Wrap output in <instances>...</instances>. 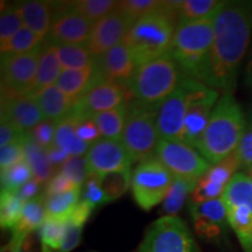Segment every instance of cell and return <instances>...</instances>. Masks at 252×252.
Masks as SVG:
<instances>
[{
  "label": "cell",
  "mask_w": 252,
  "mask_h": 252,
  "mask_svg": "<svg viewBox=\"0 0 252 252\" xmlns=\"http://www.w3.org/2000/svg\"></svg>",
  "instance_id": "680465c9"
},
{
  "label": "cell",
  "mask_w": 252,
  "mask_h": 252,
  "mask_svg": "<svg viewBox=\"0 0 252 252\" xmlns=\"http://www.w3.org/2000/svg\"><path fill=\"white\" fill-rule=\"evenodd\" d=\"M189 212L194 220L195 231L204 239L217 238L229 223L228 212L222 198L189 202Z\"/></svg>",
  "instance_id": "ffe728a7"
},
{
  "label": "cell",
  "mask_w": 252,
  "mask_h": 252,
  "mask_svg": "<svg viewBox=\"0 0 252 252\" xmlns=\"http://www.w3.org/2000/svg\"><path fill=\"white\" fill-rule=\"evenodd\" d=\"M26 132L19 131L7 123H1L0 125V147H5L9 144L21 140Z\"/></svg>",
  "instance_id": "f907efd6"
},
{
  "label": "cell",
  "mask_w": 252,
  "mask_h": 252,
  "mask_svg": "<svg viewBox=\"0 0 252 252\" xmlns=\"http://www.w3.org/2000/svg\"><path fill=\"white\" fill-rule=\"evenodd\" d=\"M40 185H41L40 182L36 181L35 179L33 178L31 181H28L27 184L20 189V190H19V195H20V197L23 198L25 202H27V201H30L32 198L37 196Z\"/></svg>",
  "instance_id": "f5cc1de1"
},
{
  "label": "cell",
  "mask_w": 252,
  "mask_h": 252,
  "mask_svg": "<svg viewBox=\"0 0 252 252\" xmlns=\"http://www.w3.org/2000/svg\"><path fill=\"white\" fill-rule=\"evenodd\" d=\"M47 156H48V160L52 166H60L61 167L63 163L68 160V158L70 157L69 154L63 151L62 149H59L53 145L49 149H47Z\"/></svg>",
  "instance_id": "816d5d0a"
},
{
  "label": "cell",
  "mask_w": 252,
  "mask_h": 252,
  "mask_svg": "<svg viewBox=\"0 0 252 252\" xmlns=\"http://www.w3.org/2000/svg\"><path fill=\"white\" fill-rule=\"evenodd\" d=\"M64 174L67 178L74 182L78 187L86 184L88 179V167H87V158L86 156L82 157H69L68 160L60 167L59 171Z\"/></svg>",
  "instance_id": "7bdbcfd3"
},
{
  "label": "cell",
  "mask_w": 252,
  "mask_h": 252,
  "mask_svg": "<svg viewBox=\"0 0 252 252\" xmlns=\"http://www.w3.org/2000/svg\"><path fill=\"white\" fill-rule=\"evenodd\" d=\"M247 126L243 110L234 94H222L213 110L197 151L210 165H215L237 150Z\"/></svg>",
  "instance_id": "3957f363"
},
{
  "label": "cell",
  "mask_w": 252,
  "mask_h": 252,
  "mask_svg": "<svg viewBox=\"0 0 252 252\" xmlns=\"http://www.w3.org/2000/svg\"><path fill=\"white\" fill-rule=\"evenodd\" d=\"M252 33V0L224 1L214 17V40L197 81L223 94L232 93Z\"/></svg>",
  "instance_id": "6da1fadb"
},
{
  "label": "cell",
  "mask_w": 252,
  "mask_h": 252,
  "mask_svg": "<svg viewBox=\"0 0 252 252\" xmlns=\"http://www.w3.org/2000/svg\"><path fill=\"white\" fill-rule=\"evenodd\" d=\"M214 40V17L179 24L169 54L184 75L197 80Z\"/></svg>",
  "instance_id": "277c9868"
},
{
  "label": "cell",
  "mask_w": 252,
  "mask_h": 252,
  "mask_svg": "<svg viewBox=\"0 0 252 252\" xmlns=\"http://www.w3.org/2000/svg\"><path fill=\"white\" fill-rule=\"evenodd\" d=\"M94 81V65L84 69L62 70L55 86L74 99H80Z\"/></svg>",
  "instance_id": "484cf974"
},
{
  "label": "cell",
  "mask_w": 252,
  "mask_h": 252,
  "mask_svg": "<svg viewBox=\"0 0 252 252\" xmlns=\"http://www.w3.org/2000/svg\"><path fill=\"white\" fill-rule=\"evenodd\" d=\"M239 172H241L239 161L235 151L222 161L209 167V169L204 173L202 178L197 181L196 187L191 194L190 201L198 203L220 198L224 193L226 186Z\"/></svg>",
  "instance_id": "e0dca14e"
},
{
  "label": "cell",
  "mask_w": 252,
  "mask_h": 252,
  "mask_svg": "<svg viewBox=\"0 0 252 252\" xmlns=\"http://www.w3.org/2000/svg\"><path fill=\"white\" fill-rule=\"evenodd\" d=\"M70 5L75 12L86 18L90 23L94 24L117 7L118 1H113V0H77V1H70Z\"/></svg>",
  "instance_id": "ab89813d"
},
{
  "label": "cell",
  "mask_w": 252,
  "mask_h": 252,
  "mask_svg": "<svg viewBox=\"0 0 252 252\" xmlns=\"http://www.w3.org/2000/svg\"><path fill=\"white\" fill-rule=\"evenodd\" d=\"M200 152L180 140L160 139L156 158L173 176L198 181L212 166Z\"/></svg>",
  "instance_id": "30bf717a"
},
{
  "label": "cell",
  "mask_w": 252,
  "mask_h": 252,
  "mask_svg": "<svg viewBox=\"0 0 252 252\" xmlns=\"http://www.w3.org/2000/svg\"><path fill=\"white\" fill-rule=\"evenodd\" d=\"M224 1L220 0H182L178 9V25L215 17Z\"/></svg>",
  "instance_id": "4dcf8cb0"
},
{
  "label": "cell",
  "mask_w": 252,
  "mask_h": 252,
  "mask_svg": "<svg viewBox=\"0 0 252 252\" xmlns=\"http://www.w3.org/2000/svg\"><path fill=\"white\" fill-rule=\"evenodd\" d=\"M42 45L25 54L1 56V84L17 91L30 94L34 88Z\"/></svg>",
  "instance_id": "5bb4252c"
},
{
  "label": "cell",
  "mask_w": 252,
  "mask_h": 252,
  "mask_svg": "<svg viewBox=\"0 0 252 252\" xmlns=\"http://www.w3.org/2000/svg\"><path fill=\"white\" fill-rule=\"evenodd\" d=\"M88 206H90L93 209H94L99 204H104L106 202H110L106 194L98 184L96 176H89L87 179L86 184H84V190L82 194V200Z\"/></svg>",
  "instance_id": "7dc6e473"
},
{
  "label": "cell",
  "mask_w": 252,
  "mask_h": 252,
  "mask_svg": "<svg viewBox=\"0 0 252 252\" xmlns=\"http://www.w3.org/2000/svg\"><path fill=\"white\" fill-rule=\"evenodd\" d=\"M184 76L180 67L171 54L137 67L128 82L132 96L146 105L160 106L173 93Z\"/></svg>",
  "instance_id": "5b68a950"
},
{
  "label": "cell",
  "mask_w": 252,
  "mask_h": 252,
  "mask_svg": "<svg viewBox=\"0 0 252 252\" xmlns=\"http://www.w3.org/2000/svg\"><path fill=\"white\" fill-rule=\"evenodd\" d=\"M54 4L46 1H25L19 5L24 24L27 28L46 39L54 20Z\"/></svg>",
  "instance_id": "603a6c76"
},
{
  "label": "cell",
  "mask_w": 252,
  "mask_h": 252,
  "mask_svg": "<svg viewBox=\"0 0 252 252\" xmlns=\"http://www.w3.org/2000/svg\"><path fill=\"white\" fill-rule=\"evenodd\" d=\"M43 40L45 39L25 26L12 39L0 45V52H1V56L25 54V53H30L32 50L39 48L42 45L41 42H43Z\"/></svg>",
  "instance_id": "d590c367"
},
{
  "label": "cell",
  "mask_w": 252,
  "mask_h": 252,
  "mask_svg": "<svg viewBox=\"0 0 252 252\" xmlns=\"http://www.w3.org/2000/svg\"><path fill=\"white\" fill-rule=\"evenodd\" d=\"M88 178L131 169L132 159L121 139L100 138L91 144L86 154Z\"/></svg>",
  "instance_id": "2e32d148"
},
{
  "label": "cell",
  "mask_w": 252,
  "mask_h": 252,
  "mask_svg": "<svg viewBox=\"0 0 252 252\" xmlns=\"http://www.w3.org/2000/svg\"><path fill=\"white\" fill-rule=\"evenodd\" d=\"M61 63H60L56 45L50 43L48 41L42 42V53H41L39 67L35 78L34 88L30 96L34 97L41 90L47 87L54 86L58 78L61 75Z\"/></svg>",
  "instance_id": "cb8c5ba5"
},
{
  "label": "cell",
  "mask_w": 252,
  "mask_h": 252,
  "mask_svg": "<svg viewBox=\"0 0 252 252\" xmlns=\"http://www.w3.org/2000/svg\"><path fill=\"white\" fill-rule=\"evenodd\" d=\"M1 123H7L21 132L31 131L45 121L36 100L1 84Z\"/></svg>",
  "instance_id": "9a60e30c"
},
{
  "label": "cell",
  "mask_w": 252,
  "mask_h": 252,
  "mask_svg": "<svg viewBox=\"0 0 252 252\" xmlns=\"http://www.w3.org/2000/svg\"><path fill=\"white\" fill-rule=\"evenodd\" d=\"M135 21L116 7L108 15L94 24L86 46L94 59L124 42Z\"/></svg>",
  "instance_id": "7c38bea8"
},
{
  "label": "cell",
  "mask_w": 252,
  "mask_h": 252,
  "mask_svg": "<svg viewBox=\"0 0 252 252\" xmlns=\"http://www.w3.org/2000/svg\"><path fill=\"white\" fill-rule=\"evenodd\" d=\"M54 20L46 41L54 45H86L94 24L72 9L70 2L54 5Z\"/></svg>",
  "instance_id": "4fadbf2b"
},
{
  "label": "cell",
  "mask_w": 252,
  "mask_h": 252,
  "mask_svg": "<svg viewBox=\"0 0 252 252\" xmlns=\"http://www.w3.org/2000/svg\"><path fill=\"white\" fill-rule=\"evenodd\" d=\"M24 150H25V159L31 166L33 176L40 184H46L48 182L53 174V166L50 165L47 151L35 143L26 132L24 137Z\"/></svg>",
  "instance_id": "83f0119b"
},
{
  "label": "cell",
  "mask_w": 252,
  "mask_h": 252,
  "mask_svg": "<svg viewBox=\"0 0 252 252\" xmlns=\"http://www.w3.org/2000/svg\"><path fill=\"white\" fill-rule=\"evenodd\" d=\"M194 80L184 75L173 93L160 105L157 117L160 139L181 141L189 94Z\"/></svg>",
  "instance_id": "8fae6325"
},
{
  "label": "cell",
  "mask_w": 252,
  "mask_h": 252,
  "mask_svg": "<svg viewBox=\"0 0 252 252\" xmlns=\"http://www.w3.org/2000/svg\"><path fill=\"white\" fill-rule=\"evenodd\" d=\"M159 5L160 1L157 0H124V1H118L117 7L132 20L137 21L145 14L156 9Z\"/></svg>",
  "instance_id": "ee69618b"
},
{
  "label": "cell",
  "mask_w": 252,
  "mask_h": 252,
  "mask_svg": "<svg viewBox=\"0 0 252 252\" xmlns=\"http://www.w3.org/2000/svg\"><path fill=\"white\" fill-rule=\"evenodd\" d=\"M241 173H252V125L249 123L236 150Z\"/></svg>",
  "instance_id": "f6af8a7d"
},
{
  "label": "cell",
  "mask_w": 252,
  "mask_h": 252,
  "mask_svg": "<svg viewBox=\"0 0 252 252\" xmlns=\"http://www.w3.org/2000/svg\"><path fill=\"white\" fill-rule=\"evenodd\" d=\"M249 123H250V124L252 125V108H251V112H250V122H249Z\"/></svg>",
  "instance_id": "11a10c76"
},
{
  "label": "cell",
  "mask_w": 252,
  "mask_h": 252,
  "mask_svg": "<svg viewBox=\"0 0 252 252\" xmlns=\"http://www.w3.org/2000/svg\"><path fill=\"white\" fill-rule=\"evenodd\" d=\"M33 98L36 100L45 121L52 122H59L68 116L77 103V99L69 97L55 84L41 90Z\"/></svg>",
  "instance_id": "7402d4cb"
},
{
  "label": "cell",
  "mask_w": 252,
  "mask_h": 252,
  "mask_svg": "<svg viewBox=\"0 0 252 252\" xmlns=\"http://www.w3.org/2000/svg\"><path fill=\"white\" fill-rule=\"evenodd\" d=\"M77 188H82V187H78V186L75 185L74 182H72L69 178H67L64 174L58 172L52 176V179H50L48 182H47L45 196L46 197L54 196V195H59V194L67 193V191L75 190V189Z\"/></svg>",
  "instance_id": "681fc988"
},
{
  "label": "cell",
  "mask_w": 252,
  "mask_h": 252,
  "mask_svg": "<svg viewBox=\"0 0 252 252\" xmlns=\"http://www.w3.org/2000/svg\"><path fill=\"white\" fill-rule=\"evenodd\" d=\"M23 27L25 24L19 11V5L7 6L5 11L1 12L0 18V45L12 39Z\"/></svg>",
  "instance_id": "b9f144b4"
},
{
  "label": "cell",
  "mask_w": 252,
  "mask_h": 252,
  "mask_svg": "<svg viewBox=\"0 0 252 252\" xmlns=\"http://www.w3.org/2000/svg\"><path fill=\"white\" fill-rule=\"evenodd\" d=\"M174 176L156 157L140 162L132 173V194L141 209L150 210L163 201Z\"/></svg>",
  "instance_id": "52a82bcc"
},
{
  "label": "cell",
  "mask_w": 252,
  "mask_h": 252,
  "mask_svg": "<svg viewBox=\"0 0 252 252\" xmlns=\"http://www.w3.org/2000/svg\"><path fill=\"white\" fill-rule=\"evenodd\" d=\"M33 172L26 159L1 172V190L19 193L21 188L33 179Z\"/></svg>",
  "instance_id": "60d3db41"
},
{
  "label": "cell",
  "mask_w": 252,
  "mask_h": 252,
  "mask_svg": "<svg viewBox=\"0 0 252 252\" xmlns=\"http://www.w3.org/2000/svg\"><path fill=\"white\" fill-rule=\"evenodd\" d=\"M56 50L63 70L89 68L94 63L86 45H56Z\"/></svg>",
  "instance_id": "e575fe53"
},
{
  "label": "cell",
  "mask_w": 252,
  "mask_h": 252,
  "mask_svg": "<svg viewBox=\"0 0 252 252\" xmlns=\"http://www.w3.org/2000/svg\"><path fill=\"white\" fill-rule=\"evenodd\" d=\"M81 188L46 197V219L68 220L81 200Z\"/></svg>",
  "instance_id": "d6a6232c"
},
{
  "label": "cell",
  "mask_w": 252,
  "mask_h": 252,
  "mask_svg": "<svg viewBox=\"0 0 252 252\" xmlns=\"http://www.w3.org/2000/svg\"><path fill=\"white\" fill-rule=\"evenodd\" d=\"M25 201L19 193L1 190L0 195V224L1 228L13 230L20 220Z\"/></svg>",
  "instance_id": "8d00e7d4"
},
{
  "label": "cell",
  "mask_w": 252,
  "mask_h": 252,
  "mask_svg": "<svg viewBox=\"0 0 252 252\" xmlns=\"http://www.w3.org/2000/svg\"><path fill=\"white\" fill-rule=\"evenodd\" d=\"M94 75L99 81H112L127 87L135 64L130 49L124 42L94 59Z\"/></svg>",
  "instance_id": "d6986e66"
},
{
  "label": "cell",
  "mask_w": 252,
  "mask_h": 252,
  "mask_svg": "<svg viewBox=\"0 0 252 252\" xmlns=\"http://www.w3.org/2000/svg\"><path fill=\"white\" fill-rule=\"evenodd\" d=\"M225 207L244 206L252 214V181L244 173H237L226 186L224 193L220 197Z\"/></svg>",
  "instance_id": "f546056e"
},
{
  "label": "cell",
  "mask_w": 252,
  "mask_h": 252,
  "mask_svg": "<svg viewBox=\"0 0 252 252\" xmlns=\"http://www.w3.org/2000/svg\"><path fill=\"white\" fill-rule=\"evenodd\" d=\"M127 93L131 91L126 86L112 81H98L94 76L93 84L77 100L76 106L82 112L90 116L94 113L109 111L130 100L127 98L130 97Z\"/></svg>",
  "instance_id": "ac0fdd59"
},
{
  "label": "cell",
  "mask_w": 252,
  "mask_h": 252,
  "mask_svg": "<svg viewBox=\"0 0 252 252\" xmlns=\"http://www.w3.org/2000/svg\"><path fill=\"white\" fill-rule=\"evenodd\" d=\"M219 98V91L194 80L189 94L181 141L197 150Z\"/></svg>",
  "instance_id": "9c48e42d"
},
{
  "label": "cell",
  "mask_w": 252,
  "mask_h": 252,
  "mask_svg": "<svg viewBox=\"0 0 252 252\" xmlns=\"http://www.w3.org/2000/svg\"><path fill=\"white\" fill-rule=\"evenodd\" d=\"M137 252L200 251L184 220L165 215L150 226Z\"/></svg>",
  "instance_id": "ba28073f"
},
{
  "label": "cell",
  "mask_w": 252,
  "mask_h": 252,
  "mask_svg": "<svg viewBox=\"0 0 252 252\" xmlns=\"http://www.w3.org/2000/svg\"><path fill=\"white\" fill-rule=\"evenodd\" d=\"M249 176H250V178H251V181H252V174H250Z\"/></svg>",
  "instance_id": "9f6ffc18"
},
{
  "label": "cell",
  "mask_w": 252,
  "mask_h": 252,
  "mask_svg": "<svg viewBox=\"0 0 252 252\" xmlns=\"http://www.w3.org/2000/svg\"><path fill=\"white\" fill-rule=\"evenodd\" d=\"M54 146L65 151L70 157L87 154L90 145L82 141L76 134V121L72 112L56 123Z\"/></svg>",
  "instance_id": "d4e9b609"
},
{
  "label": "cell",
  "mask_w": 252,
  "mask_h": 252,
  "mask_svg": "<svg viewBox=\"0 0 252 252\" xmlns=\"http://www.w3.org/2000/svg\"><path fill=\"white\" fill-rule=\"evenodd\" d=\"M128 103L130 100L109 111L91 115V118L98 128L100 137L105 139H121L125 127Z\"/></svg>",
  "instance_id": "4316f807"
},
{
  "label": "cell",
  "mask_w": 252,
  "mask_h": 252,
  "mask_svg": "<svg viewBox=\"0 0 252 252\" xmlns=\"http://www.w3.org/2000/svg\"><path fill=\"white\" fill-rule=\"evenodd\" d=\"M96 178L104 193L108 196L109 201L117 200V198L121 197L127 190L128 186L131 185L132 181L131 169L106 173V174L98 175Z\"/></svg>",
  "instance_id": "74e56055"
},
{
  "label": "cell",
  "mask_w": 252,
  "mask_h": 252,
  "mask_svg": "<svg viewBox=\"0 0 252 252\" xmlns=\"http://www.w3.org/2000/svg\"><path fill=\"white\" fill-rule=\"evenodd\" d=\"M160 106L146 105L134 99L128 103L122 143L130 154L132 161L143 162L156 157L160 135L157 117Z\"/></svg>",
  "instance_id": "8992f818"
},
{
  "label": "cell",
  "mask_w": 252,
  "mask_h": 252,
  "mask_svg": "<svg viewBox=\"0 0 252 252\" xmlns=\"http://www.w3.org/2000/svg\"><path fill=\"white\" fill-rule=\"evenodd\" d=\"M245 83L249 87V89L252 91V49L250 55H249V60L247 63V68H245V76H244Z\"/></svg>",
  "instance_id": "db71d44e"
},
{
  "label": "cell",
  "mask_w": 252,
  "mask_h": 252,
  "mask_svg": "<svg viewBox=\"0 0 252 252\" xmlns=\"http://www.w3.org/2000/svg\"><path fill=\"white\" fill-rule=\"evenodd\" d=\"M196 185L197 181L195 180L174 176L172 187L162 203V210L165 212L166 216H175L180 212L188 195L193 194Z\"/></svg>",
  "instance_id": "836d02e7"
},
{
  "label": "cell",
  "mask_w": 252,
  "mask_h": 252,
  "mask_svg": "<svg viewBox=\"0 0 252 252\" xmlns=\"http://www.w3.org/2000/svg\"><path fill=\"white\" fill-rule=\"evenodd\" d=\"M179 1H160L150 13L138 19L125 37L135 68L169 54L178 27Z\"/></svg>",
  "instance_id": "7a4b0ae2"
},
{
  "label": "cell",
  "mask_w": 252,
  "mask_h": 252,
  "mask_svg": "<svg viewBox=\"0 0 252 252\" xmlns=\"http://www.w3.org/2000/svg\"><path fill=\"white\" fill-rule=\"evenodd\" d=\"M67 220L46 219L40 228L42 252H59L64 237Z\"/></svg>",
  "instance_id": "f35d334b"
},
{
  "label": "cell",
  "mask_w": 252,
  "mask_h": 252,
  "mask_svg": "<svg viewBox=\"0 0 252 252\" xmlns=\"http://www.w3.org/2000/svg\"><path fill=\"white\" fill-rule=\"evenodd\" d=\"M23 160H25L24 138L5 147H0V169H1V172L11 168L12 166L17 165L18 162L23 161Z\"/></svg>",
  "instance_id": "bcb514c9"
},
{
  "label": "cell",
  "mask_w": 252,
  "mask_h": 252,
  "mask_svg": "<svg viewBox=\"0 0 252 252\" xmlns=\"http://www.w3.org/2000/svg\"><path fill=\"white\" fill-rule=\"evenodd\" d=\"M93 210L94 209L90 206L81 201L74 213L67 220L64 237H63L62 245L59 252H70L80 244L84 224L89 220Z\"/></svg>",
  "instance_id": "f1b7e54d"
},
{
  "label": "cell",
  "mask_w": 252,
  "mask_h": 252,
  "mask_svg": "<svg viewBox=\"0 0 252 252\" xmlns=\"http://www.w3.org/2000/svg\"><path fill=\"white\" fill-rule=\"evenodd\" d=\"M229 224L234 229L245 252H252V214L247 207H226Z\"/></svg>",
  "instance_id": "1f68e13d"
},
{
  "label": "cell",
  "mask_w": 252,
  "mask_h": 252,
  "mask_svg": "<svg viewBox=\"0 0 252 252\" xmlns=\"http://www.w3.org/2000/svg\"><path fill=\"white\" fill-rule=\"evenodd\" d=\"M56 123L52 121H42L40 124H37L35 127L28 131V134L35 143L40 145L42 149H49L54 144Z\"/></svg>",
  "instance_id": "c3c4849f"
},
{
  "label": "cell",
  "mask_w": 252,
  "mask_h": 252,
  "mask_svg": "<svg viewBox=\"0 0 252 252\" xmlns=\"http://www.w3.org/2000/svg\"><path fill=\"white\" fill-rule=\"evenodd\" d=\"M46 220V196L37 195L25 203L23 214L17 226L12 230L11 251L21 252V248L28 235L40 229Z\"/></svg>",
  "instance_id": "44dd1931"
},
{
  "label": "cell",
  "mask_w": 252,
  "mask_h": 252,
  "mask_svg": "<svg viewBox=\"0 0 252 252\" xmlns=\"http://www.w3.org/2000/svg\"><path fill=\"white\" fill-rule=\"evenodd\" d=\"M251 174H252V173H251Z\"/></svg>",
  "instance_id": "6f0895ef"
}]
</instances>
